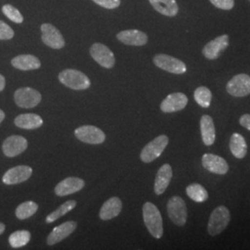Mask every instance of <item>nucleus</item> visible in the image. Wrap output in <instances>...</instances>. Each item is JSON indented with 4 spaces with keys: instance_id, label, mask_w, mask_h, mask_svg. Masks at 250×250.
Wrapping results in <instances>:
<instances>
[{
    "instance_id": "nucleus-2",
    "label": "nucleus",
    "mask_w": 250,
    "mask_h": 250,
    "mask_svg": "<svg viewBox=\"0 0 250 250\" xmlns=\"http://www.w3.org/2000/svg\"><path fill=\"white\" fill-rule=\"evenodd\" d=\"M231 220V215L229 209L224 206H219L213 209L211 212L208 224V232L212 235H218L224 232L228 226Z\"/></svg>"
},
{
    "instance_id": "nucleus-21",
    "label": "nucleus",
    "mask_w": 250,
    "mask_h": 250,
    "mask_svg": "<svg viewBox=\"0 0 250 250\" xmlns=\"http://www.w3.org/2000/svg\"><path fill=\"white\" fill-rule=\"evenodd\" d=\"M122 208V200L119 197H111L101 207V209L99 211V217L103 221L111 220L121 213Z\"/></svg>"
},
{
    "instance_id": "nucleus-8",
    "label": "nucleus",
    "mask_w": 250,
    "mask_h": 250,
    "mask_svg": "<svg viewBox=\"0 0 250 250\" xmlns=\"http://www.w3.org/2000/svg\"><path fill=\"white\" fill-rule=\"evenodd\" d=\"M42 96L36 89L30 87H22L16 90L14 94V100L16 105L22 108L35 107L41 102Z\"/></svg>"
},
{
    "instance_id": "nucleus-31",
    "label": "nucleus",
    "mask_w": 250,
    "mask_h": 250,
    "mask_svg": "<svg viewBox=\"0 0 250 250\" xmlns=\"http://www.w3.org/2000/svg\"><path fill=\"white\" fill-rule=\"evenodd\" d=\"M38 205L34 201H26L19 205L16 209V217L19 220H25L36 213Z\"/></svg>"
},
{
    "instance_id": "nucleus-20",
    "label": "nucleus",
    "mask_w": 250,
    "mask_h": 250,
    "mask_svg": "<svg viewBox=\"0 0 250 250\" xmlns=\"http://www.w3.org/2000/svg\"><path fill=\"white\" fill-rule=\"evenodd\" d=\"M119 41L125 45L141 46L147 43V36L139 30H125L117 35Z\"/></svg>"
},
{
    "instance_id": "nucleus-1",
    "label": "nucleus",
    "mask_w": 250,
    "mask_h": 250,
    "mask_svg": "<svg viewBox=\"0 0 250 250\" xmlns=\"http://www.w3.org/2000/svg\"><path fill=\"white\" fill-rule=\"evenodd\" d=\"M143 219L146 227L152 236L160 239L163 235L162 217L159 208L151 202H146L143 206Z\"/></svg>"
},
{
    "instance_id": "nucleus-25",
    "label": "nucleus",
    "mask_w": 250,
    "mask_h": 250,
    "mask_svg": "<svg viewBox=\"0 0 250 250\" xmlns=\"http://www.w3.org/2000/svg\"><path fill=\"white\" fill-rule=\"evenodd\" d=\"M152 7L162 15L173 17L178 13V5L175 0H149Z\"/></svg>"
},
{
    "instance_id": "nucleus-22",
    "label": "nucleus",
    "mask_w": 250,
    "mask_h": 250,
    "mask_svg": "<svg viewBox=\"0 0 250 250\" xmlns=\"http://www.w3.org/2000/svg\"><path fill=\"white\" fill-rule=\"evenodd\" d=\"M11 64L14 68L21 71H31L37 70L41 67V62L34 55H20L15 57Z\"/></svg>"
},
{
    "instance_id": "nucleus-23",
    "label": "nucleus",
    "mask_w": 250,
    "mask_h": 250,
    "mask_svg": "<svg viewBox=\"0 0 250 250\" xmlns=\"http://www.w3.org/2000/svg\"><path fill=\"white\" fill-rule=\"evenodd\" d=\"M200 131L203 143L206 146H211L215 142L216 133H215L214 123L212 118L208 115H203L200 120Z\"/></svg>"
},
{
    "instance_id": "nucleus-15",
    "label": "nucleus",
    "mask_w": 250,
    "mask_h": 250,
    "mask_svg": "<svg viewBox=\"0 0 250 250\" xmlns=\"http://www.w3.org/2000/svg\"><path fill=\"white\" fill-rule=\"evenodd\" d=\"M229 45V37L227 35L218 36L214 40L208 42L204 46L202 53L208 60H216Z\"/></svg>"
},
{
    "instance_id": "nucleus-34",
    "label": "nucleus",
    "mask_w": 250,
    "mask_h": 250,
    "mask_svg": "<svg viewBox=\"0 0 250 250\" xmlns=\"http://www.w3.org/2000/svg\"><path fill=\"white\" fill-rule=\"evenodd\" d=\"M216 8L230 10L233 8L234 0H209Z\"/></svg>"
},
{
    "instance_id": "nucleus-14",
    "label": "nucleus",
    "mask_w": 250,
    "mask_h": 250,
    "mask_svg": "<svg viewBox=\"0 0 250 250\" xmlns=\"http://www.w3.org/2000/svg\"><path fill=\"white\" fill-rule=\"evenodd\" d=\"M33 173V169L26 165L16 166L14 168L9 169L3 176V183L9 186L17 185L27 181L31 177Z\"/></svg>"
},
{
    "instance_id": "nucleus-18",
    "label": "nucleus",
    "mask_w": 250,
    "mask_h": 250,
    "mask_svg": "<svg viewBox=\"0 0 250 250\" xmlns=\"http://www.w3.org/2000/svg\"><path fill=\"white\" fill-rule=\"evenodd\" d=\"M76 227H77L76 222H66L64 224L55 227L47 237V244L49 246H53L62 241L63 239L67 238L69 235H71L72 232H74Z\"/></svg>"
},
{
    "instance_id": "nucleus-9",
    "label": "nucleus",
    "mask_w": 250,
    "mask_h": 250,
    "mask_svg": "<svg viewBox=\"0 0 250 250\" xmlns=\"http://www.w3.org/2000/svg\"><path fill=\"white\" fill-rule=\"evenodd\" d=\"M74 134L82 142L91 145L102 144L106 139V135L103 131L92 125L81 126L74 131Z\"/></svg>"
},
{
    "instance_id": "nucleus-12",
    "label": "nucleus",
    "mask_w": 250,
    "mask_h": 250,
    "mask_svg": "<svg viewBox=\"0 0 250 250\" xmlns=\"http://www.w3.org/2000/svg\"><path fill=\"white\" fill-rule=\"evenodd\" d=\"M28 142L21 135H11L8 137L2 146L3 153L9 158L16 157L26 150Z\"/></svg>"
},
{
    "instance_id": "nucleus-10",
    "label": "nucleus",
    "mask_w": 250,
    "mask_h": 250,
    "mask_svg": "<svg viewBox=\"0 0 250 250\" xmlns=\"http://www.w3.org/2000/svg\"><path fill=\"white\" fill-rule=\"evenodd\" d=\"M90 55L100 66L106 69H111L115 64L114 54L103 44L96 43L92 45L90 48Z\"/></svg>"
},
{
    "instance_id": "nucleus-13",
    "label": "nucleus",
    "mask_w": 250,
    "mask_h": 250,
    "mask_svg": "<svg viewBox=\"0 0 250 250\" xmlns=\"http://www.w3.org/2000/svg\"><path fill=\"white\" fill-rule=\"evenodd\" d=\"M202 166L206 170L215 174L224 175L228 172L229 166L224 158L214 154H205L202 157Z\"/></svg>"
},
{
    "instance_id": "nucleus-32",
    "label": "nucleus",
    "mask_w": 250,
    "mask_h": 250,
    "mask_svg": "<svg viewBox=\"0 0 250 250\" xmlns=\"http://www.w3.org/2000/svg\"><path fill=\"white\" fill-rule=\"evenodd\" d=\"M2 12L6 15L7 18L9 19L15 23H21L23 21V17L21 13L19 11L18 9L9 4L4 5L2 7Z\"/></svg>"
},
{
    "instance_id": "nucleus-30",
    "label": "nucleus",
    "mask_w": 250,
    "mask_h": 250,
    "mask_svg": "<svg viewBox=\"0 0 250 250\" xmlns=\"http://www.w3.org/2000/svg\"><path fill=\"white\" fill-rule=\"evenodd\" d=\"M194 98L199 106L208 108L210 106L212 94H211V91L208 87L200 86L195 91Z\"/></svg>"
},
{
    "instance_id": "nucleus-39",
    "label": "nucleus",
    "mask_w": 250,
    "mask_h": 250,
    "mask_svg": "<svg viewBox=\"0 0 250 250\" xmlns=\"http://www.w3.org/2000/svg\"><path fill=\"white\" fill-rule=\"evenodd\" d=\"M5 231V224L0 223V234H2Z\"/></svg>"
},
{
    "instance_id": "nucleus-5",
    "label": "nucleus",
    "mask_w": 250,
    "mask_h": 250,
    "mask_svg": "<svg viewBox=\"0 0 250 250\" xmlns=\"http://www.w3.org/2000/svg\"><path fill=\"white\" fill-rule=\"evenodd\" d=\"M170 221L177 226H184L188 221V208L184 199L178 196L171 197L167 204Z\"/></svg>"
},
{
    "instance_id": "nucleus-7",
    "label": "nucleus",
    "mask_w": 250,
    "mask_h": 250,
    "mask_svg": "<svg viewBox=\"0 0 250 250\" xmlns=\"http://www.w3.org/2000/svg\"><path fill=\"white\" fill-rule=\"evenodd\" d=\"M227 92L235 98L247 97L250 94V76L245 73L233 76L226 85Z\"/></svg>"
},
{
    "instance_id": "nucleus-27",
    "label": "nucleus",
    "mask_w": 250,
    "mask_h": 250,
    "mask_svg": "<svg viewBox=\"0 0 250 250\" xmlns=\"http://www.w3.org/2000/svg\"><path fill=\"white\" fill-rule=\"evenodd\" d=\"M187 194L192 200L197 203H203L208 198V191L199 184H191L188 186Z\"/></svg>"
},
{
    "instance_id": "nucleus-17",
    "label": "nucleus",
    "mask_w": 250,
    "mask_h": 250,
    "mask_svg": "<svg viewBox=\"0 0 250 250\" xmlns=\"http://www.w3.org/2000/svg\"><path fill=\"white\" fill-rule=\"evenodd\" d=\"M84 187V182L78 177H68L64 179L55 188V193L59 197H64L74 194Z\"/></svg>"
},
{
    "instance_id": "nucleus-26",
    "label": "nucleus",
    "mask_w": 250,
    "mask_h": 250,
    "mask_svg": "<svg viewBox=\"0 0 250 250\" xmlns=\"http://www.w3.org/2000/svg\"><path fill=\"white\" fill-rule=\"evenodd\" d=\"M229 146L232 155L236 159L245 158L248 153V145L244 136L240 134H237V133L232 134L230 138Z\"/></svg>"
},
{
    "instance_id": "nucleus-16",
    "label": "nucleus",
    "mask_w": 250,
    "mask_h": 250,
    "mask_svg": "<svg viewBox=\"0 0 250 250\" xmlns=\"http://www.w3.org/2000/svg\"><path fill=\"white\" fill-rule=\"evenodd\" d=\"M188 103V97L185 94L173 93L161 102V109L164 113H172L184 109Z\"/></svg>"
},
{
    "instance_id": "nucleus-11",
    "label": "nucleus",
    "mask_w": 250,
    "mask_h": 250,
    "mask_svg": "<svg viewBox=\"0 0 250 250\" xmlns=\"http://www.w3.org/2000/svg\"><path fill=\"white\" fill-rule=\"evenodd\" d=\"M42 40L45 45L54 49H61L65 45V41L61 32L50 23H44L41 26Z\"/></svg>"
},
{
    "instance_id": "nucleus-29",
    "label": "nucleus",
    "mask_w": 250,
    "mask_h": 250,
    "mask_svg": "<svg viewBox=\"0 0 250 250\" xmlns=\"http://www.w3.org/2000/svg\"><path fill=\"white\" fill-rule=\"evenodd\" d=\"M31 239V233L26 230L16 231L10 234L9 242L12 248H21L26 246Z\"/></svg>"
},
{
    "instance_id": "nucleus-4",
    "label": "nucleus",
    "mask_w": 250,
    "mask_h": 250,
    "mask_svg": "<svg viewBox=\"0 0 250 250\" xmlns=\"http://www.w3.org/2000/svg\"><path fill=\"white\" fill-rule=\"evenodd\" d=\"M169 144V138L165 134L159 135L147 144L141 151L140 159L145 163H149L158 159Z\"/></svg>"
},
{
    "instance_id": "nucleus-36",
    "label": "nucleus",
    "mask_w": 250,
    "mask_h": 250,
    "mask_svg": "<svg viewBox=\"0 0 250 250\" xmlns=\"http://www.w3.org/2000/svg\"><path fill=\"white\" fill-rule=\"evenodd\" d=\"M239 123L240 125L246 128L247 130L250 131V114H244L240 117V120H239Z\"/></svg>"
},
{
    "instance_id": "nucleus-33",
    "label": "nucleus",
    "mask_w": 250,
    "mask_h": 250,
    "mask_svg": "<svg viewBox=\"0 0 250 250\" xmlns=\"http://www.w3.org/2000/svg\"><path fill=\"white\" fill-rule=\"evenodd\" d=\"M14 36V31L4 21H0V40H9Z\"/></svg>"
},
{
    "instance_id": "nucleus-28",
    "label": "nucleus",
    "mask_w": 250,
    "mask_h": 250,
    "mask_svg": "<svg viewBox=\"0 0 250 250\" xmlns=\"http://www.w3.org/2000/svg\"><path fill=\"white\" fill-rule=\"evenodd\" d=\"M75 206H76L75 200H69V201L65 202L62 205L60 206L56 210H54L53 212H51L50 214L48 215L45 219V222L47 224L53 223L63 215L67 214L68 212H70L72 209L75 208Z\"/></svg>"
},
{
    "instance_id": "nucleus-3",
    "label": "nucleus",
    "mask_w": 250,
    "mask_h": 250,
    "mask_svg": "<svg viewBox=\"0 0 250 250\" xmlns=\"http://www.w3.org/2000/svg\"><path fill=\"white\" fill-rule=\"evenodd\" d=\"M59 80L65 86L73 90H85L91 85L89 78L84 73L73 69H67L61 72Z\"/></svg>"
},
{
    "instance_id": "nucleus-37",
    "label": "nucleus",
    "mask_w": 250,
    "mask_h": 250,
    "mask_svg": "<svg viewBox=\"0 0 250 250\" xmlns=\"http://www.w3.org/2000/svg\"><path fill=\"white\" fill-rule=\"evenodd\" d=\"M5 85H6V80H5V77L0 74V92L3 91L5 88Z\"/></svg>"
},
{
    "instance_id": "nucleus-35",
    "label": "nucleus",
    "mask_w": 250,
    "mask_h": 250,
    "mask_svg": "<svg viewBox=\"0 0 250 250\" xmlns=\"http://www.w3.org/2000/svg\"><path fill=\"white\" fill-rule=\"evenodd\" d=\"M93 1L99 6L108 9H116L121 4V0H93Z\"/></svg>"
},
{
    "instance_id": "nucleus-38",
    "label": "nucleus",
    "mask_w": 250,
    "mask_h": 250,
    "mask_svg": "<svg viewBox=\"0 0 250 250\" xmlns=\"http://www.w3.org/2000/svg\"><path fill=\"white\" fill-rule=\"evenodd\" d=\"M4 119H5V113L3 110L0 109V124L4 121Z\"/></svg>"
},
{
    "instance_id": "nucleus-19",
    "label": "nucleus",
    "mask_w": 250,
    "mask_h": 250,
    "mask_svg": "<svg viewBox=\"0 0 250 250\" xmlns=\"http://www.w3.org/2000/svg\"><path fill=\"white\" fill-rule=\"evenodd\" d=\"M172 178V169L169 164L162 165L155 179L154 191L156 195H162L170 185V180Z\"/></svg>"
},
{
    "instance_id": "nucleus-24",
    "label": "nucleus",
    "mask_w": 250,
    "mask_h": 250,
    "mask_svg": "<svg viewBox=\"0 0 250 250\" xmlns=\"http://www.w3.org/2000/svg\"><path fill=\"white\" fill-rule=\"evenodd\" d=\"M14 123L19 128L33 130L42 126L43 119L35 113H25V114H21L18 117H16L14 120Z\"/></svg>"
},
{
    "instance_id": "nucleus-6",
    "label": "nucleus",
    "mask_w": 250,
    "mask_h": 250,
    "mask_svg": "<svg viewBox=\"0 0 250 250\" xmlns=\"http://www.w3.org/2000/svg\"><path fill=\"white\" fill-rule=\"evenodd\" d=\"M153 61L157 67L166 72L174 73V74H183L187 72V66L185 63L169 55H166V54L156 55Z\"/></svg>"
}]
</instances>
